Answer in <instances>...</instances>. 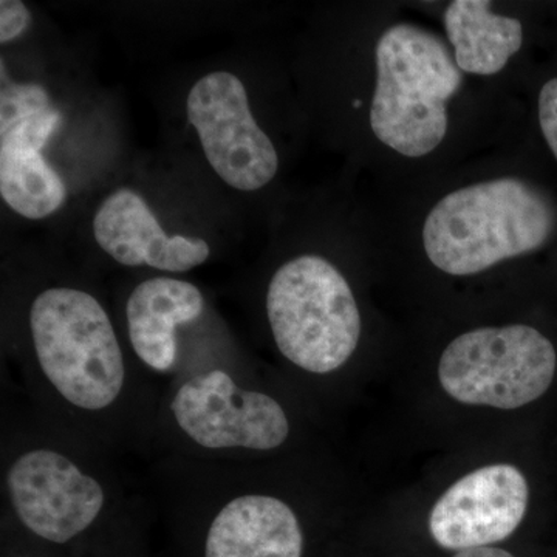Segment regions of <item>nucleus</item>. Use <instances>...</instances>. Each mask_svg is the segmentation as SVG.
Here are the masks:
<instances>
[{"instance_id": "f257e3e1", "label": "nucleus", "mask_w": 557, "mask_h": 557, "mask_svg": "<svg viewBox=\"0 0 557 557\" xmlns=\"http://www.w3.org/2000/svg\"><path fill=\"white\" fill-rule=\"evenodd\" d=\"M22 329L13 355L33 408L115 456L152 457L161 387L124 348L97 295L69 284L39 288Z\"/></svg>"}, {"instance_id": "f03ea898", "label": "nucleus", "mask_w": 557, "mask_h": 557, "mask_svg": "<svg viewBox=\"0 0 557 557\" xmlns=\"http://www.w3.org/2000/svg\"><path fill=\"white\" fill-rule=\"evenodd\" d=\"M115 454L60 426L2 387V520L49 547L81 544L109 528L132 527L150 507Z\"/></svg>"}, {"instance_id": "7ed1b4c3", "label": "nucleus", "mask_w": 557, "mask_h": 557, "mask_svg": "<svg viewBox=\"0 0 557 557\" xmlns=\"http://www.w3.org/2000/svg\"><path fill=\"white\" fill-rule=\"evenodd\" d=\"M292 437L284 403L244 362L189 351L161 387L150 458L265 460Z\"/></svg>"}, {"instance_id": "20e7f679", "label": "nucleus", "mask_w": 557, "mask_h": 557, "mask_svg": "<svg viewBox=\"0 0 557 557\" xmlns=\"http://www.w3.org/2000/svg\"><path fill=\"white\" fill-rule=\"evenodd\" d=\"M263 460L153 458L150 505L200 537V557H304L292 502L265 485Z\"/></svg>"}, {"instance_id": "39448f33", "label": "nucleus", "mask_w": 557, "mask_h": 557, "mask_svg": "<svg viewBox=\"0 0 557 557\" xmlns=\"http://www.w3.org/2000/svg\"><path fill=\"white\" fill-rule=\"evenodd\" d=\"M556 222L555 205L530 182L486 180L446 194L429 211L423 247L443 273L472 276L544 247Z\"/></svg>"}, {"instance_id": "423d86ee", "label": "nucleus", "mask_w": 557, "mask_h": 557, "mask_svg": "<svg viewBox=\"0 0 557 557\" xmlns=\"http://www.w3.org/2000/svg\"><path fill=\"white\" fill-rule=\"evenodd\" d=\"M375 67L373 135L409 159L434 152L448 134V102L463 83L454 54L434 33L395 24L376 42Z\"/></svg>"}, {"instance_id": "0eeeda50", "label": "nucleus", "mask_w": 557, "mask_h": 557, "mask_svg": "<svg viewBox=\"0 0 557 557\" xmlns=\"http://www.w3.org/2000/svg\"><path fill=\"white\" fill-rule=\"evenodd\" d=\"M265 314L278 355L307 375L338 372L361 339L354 289L322 256H298L274 271L267 285Z\"/></svg>"}, {"instance_id": "6e6552de", "label": "nucleus", "mask_w": 557, "mask_h": 557, "mask_svg": "<svg viewBox=\"0 0 557 557\" xmlns=\"http://www.w3.org/2000/svg\"><path fill=\"white\" fill-rule=\"evenodd\" d=\"M557 357L552 341L530 325L463 333L443 351L438 379L446 394L471 406L518 409L552 386Z\"/></svg>"}, {"instance_id": "1a4fd4ad", "label": "nucleus", "mask_w": 557, "mask_h": 557, "mask_svg": "<svg viewBox=\"0 0 557 557\" xmlns=\"http://www.w3.org/2000/svg\"><path fill=\"white\" fill-rule=\"evenodd\" d=\"M186 112L208 163L231 188L252 193L276 177L277 150L252 116L247 89L234 73L220 70L197 81Z\"/></svg>"}, {"instance_id": "9d476101", "label": "nucleus", "mask_w": 557, "mask_h": 557, "mask_svg": "<svg viewBox=\"0 0 557 557\" xmlns=\"http://www.w3.org/2000/svg\"><path fill=\"white\" fill-rule=\"evenodd\" d=\"M527 479L511 465H493L458 480L440 497L429 530L440 547H490L511 536L528 508Z\"/></svg>"}, {"instance_id": "9b49d317", "label": "nucleus", "mask_w": 557, "mask_h": 557, "mask_svg": "<svg viewBox=\"0 0 557 557\" xmlns=\"http://www.w3.org/2000/svg\"><path fill=\"white\" fill-rule=\"evenodd\" d=\"M203 292L183 278L156 276L139 282L124 304L127 347L153 381L177 375L185 358L180 332L207 313Z\"/></svg>"}, {"instance_id": "f8f14e48", "label": "nucleus", "mask_w": 557, "mask_h": 557, "mask_svg": "<svg viewBox=\"0 0 557 557\" xmlns=\"http://www.w3.org/2000/svg\"><path fill=\"white\" fill-rule=\"evenodd\" d=\"M94 236L110 259L127 269L186 273L211 256L199 237L168 236L149 205L131 189L115 190L102 201L94 218Z\"/></svg>"}, {"instance_id": "ddd939ff", "label": "nucleus", "mask_w": 557, "mask_h": 557, "mask_svg": "<svg viewBox=\"0 0 557 557\" xmlns=\"http://www.w3.org/2000/svg\"><path fill=\"white\" fill-rule=\"evenodd\" d=\"M460 72L491 76L507 67L523 46V25L491 11L486 0H456L443 16Z\"/></svg>"}, {"instance_id": "4468645a", "label": "nucleus", "mask_w": 557, "mask_h": 557, "mask_svg": "<svg viewBox=\"0 0 557 557\" xmlns=\"http://www.w3.org/2000/svg\"><path fill=\"white\" fill-rule=\"evenodd\" d=\"M0 196L21 218L40 220L62 208L67 186L40 146L7 135L0 137Z\"/></svg>"}, {"instance_id": "2eb2a0df", "label": "nucleus", "mask_w": 557, "mask_h": 557, "mask_svg": "<svg viewBox=\"0 0 557 557\" xmlns=\"http://www.w3.org/2000/svg\"><path fill=\"white\" fill-rule=\"evenodd\" d=\"M53 109L49 94L38 84H9L0 95V129Z\"/></svg>"}, {"instance_id": "dca6fc26", "label": "nucleus", "mask_w": 557, "mask_h": 557, "mask_svg": "<svg viewBox=\"0 0 557 557\" xmlns=\"http://www.w3.org/2000/svg\"><path fill=\"white\" fill-rule=\"evenodd\" d=\"M539 124L548 148L557 160V78L545 83L539 94Z\"/></svg>"}, {"instance_id": "f3484780", "label": "nucleus", "mask_w": 557, "mask_h": 557, "mask_svg": "<svg viewBox=\"0 0 557 557\" xmlns=\"http://www.w3.org/2000/svg\"><path fill=\"white\" fill-rule=\"evenodd\" d=\"M32 25V14L20 0L0 2V42L9 44L20 38Z\"/></svg>"}, {"instance_id": "a211bd4d", "label": "nucleus", "mask_w": 557, "mask_h": 557, "mask_svg": "<svg viewBox=\"0 0 557 557\" xmlns=\"http://www.w3.org/2000/svg\"><path fill=\"white\" fill-rule=\"evenodd\" d=\"M453 557H515L511 553L505 552V549L493 548V547H482V548H472V549H463V552H458L456 556Z\"/></svg>"}, {"instance_id": "6ab92c4d", "label": "nucleus", "mask_w": 557, "mask_h": 557, "mask_svg": "<svg viewBox=\"0 0 557 557\" xmlns=\"http://www.w3.org/2000/svg\"><path fill=\"white\" fill-rule=\"evenodd\" d=\"M10 557H33V556L17 555V556H10Z\"/></svg>"}]
</instances>
